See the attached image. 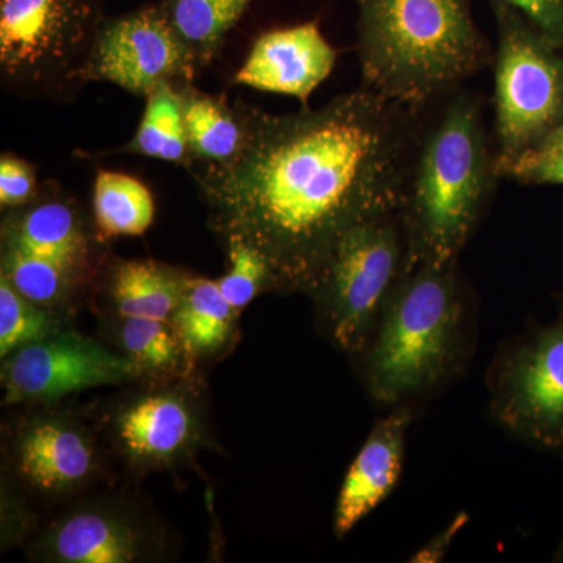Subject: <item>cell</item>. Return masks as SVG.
I'll list each match as a JSON object with an SVG mask.
<instances>
[{"label":"cell","mask_w":563,"mask_h":563,"mask_svg":"<svg viewBox=\"0 0 563 563\" xmlns=\"http://www.w3.org/2000/svg\"><path fill=\"white\" fill-rule=\"evenodd\" d=\"M492 2V0H488ZM523 14L533 27L563 49V0H495Z\"/></svg>","instance_id":"cell-28"},{"label":"cell","mask_w":563,"mask_h":563,"mask_svg":"<svg viewBox=\"0 0 563 563\" xmlns=\"http://www.w3.org/2000/svg\"><path fill=\"white\" fill-rule=\"evenodd\" d=\"M239 313L218 280L191 276L169 322L188 355L211 357L231 342Z\"/></svg>","instance_id":"cell-20"},{"label":"cell","mask_w":563,"mask_h":563,"mask_svg":"<svg viewBox=\"0 0 563 563\" xmlns=\"http://www.w3.org/2000/svg\"><path fill=\"white\" fill-rule=\"evenodd\" d=\"M462 324L457 263L407 269L363 351L373 399L399 406L442 383L457 357Z\"/></svg>","instance_id":"cell-4"},{"label":"cell","mask_w":563,"mask_h":563,"mask_svg":"<svg viewBox=\"0 0 563 563\" xmlns=\"http://www.w3.org/2000/svg\"><path fill=\"white\" fill-rule=\"evenodd\" d=\"M492 412L515 435L563 451V312L496 361Z\"/></svg>","instance_id":"cell-8"},{"label":"cell","mask_w":563,"mask_h":563,"mask_svg":"<svg viewBox=\"0 0 563 563\" xmlns=\"http://www.w3.org/2000/svg\"><path fill=\"white\" fill-rule=\"evenodd\" d=\"M255 0H155L201 70L220 54L229 32Z\"/></svg>","instance_id":"cell-21"},{"label":"cell","mask_w":563,"mask_h":563,"mask_svg":"<svg viewBox=\"0 0 563 563\" xmlns=\"http://www.w3.org/2000/svg\"><path fill=\"white\" fill-rule=\"evenodd\" d=\"M146 536L131 515L107 506L81 507L47 529L38 550L62 563H132L143 558Z\"/></svg>","instance_id":"cell-16"},{"label":"cell","mask_w":563,"mask_h":563,"mask_svg":"<svg viewBox=\"0 0 563 563\" xmlns=\"http://www.w3.org/2000/svg\"><path fill=\"white\" fill-rule=\"evenodd\" d=\"M121 318L118 340L122 354L139 366L140 372L169 373L177 369L187 351L179 333L169 321L152 318Z\"/></svg>","instance_id":"cell-23"},{"label":"cell","mask_w":563,"mask_h":563,"mask_svg":"<svg viewBox=\"0 0 563 563\" xmlns=\"http://www.w3.org/2000/svg\"><path fill=\"white\" fill-rule=\"evenodd\" d=\"M13 455L21 479L43 495L79 490L98 470L95 440L69 418H33L18 432Z\"/></svg>","instance_id":"cell-14"},{"label":"cell","mask_w":563,"mask_h":563,"mask_svg":"<svg viewBox=\"0 0 563 563\" xmlns=\"http://www.w3.org/2000/svg\"><path fill=\"white\" fill-rule=\"evenodd\" d=\"M174 85L179 92L192 166H222L235 161L246 144L242 101L232 106L225 96L199 90L195 81Z\"/></svg>","instance_id":"cell-17"},{"label":"cell","mask_w":563,"mask_h":563,"mask_svg":"<svg viewBox=\"0 0 563 563\" xmlns=\"http://www.w3.org/2000/svg\"><path fill=\"white\" fill-rule=\"evenodd\" d=\"M406 265L401 211L344 233L307 292L340 350L351 354L366 350Z\"/></svg>","instance_id":"cell-7"},{"label":"cell","mask_w":563,"mask_h":563,"mask_svg":"<svg viewBox=\"0 0 563 563\" xmlns=\"http://www.w3.org/2000/svg\"><path fill=\"white\" fill-rule=\"evenodd\" d=\"M363 88L415 111L457 91L492 60L472 0H355Z\"/></svg>","instance_id":"cell-3"},{"label":"cell","mask_w":563,"mask_h":563,"mask_svg":"<svg viewBox=\"0 0 563 563\" xmlns=\"http://www.w3.org/2000/svg\"><path fill=\"white\" fill-rule=\"evenodd\" d=\"M558 561L563 562V548H562L561 553H559V559H558Z\"/></svg>","instance_id":"cell-31"},{"label":"cell","mask_w":563,"mask_h":563,"mask_svg":"<svg viewBox=\"0 0 563 563\" xmlns=\"http://www.w3.org/2000/svg\"><path fill=\"white\" fill-rule=\"evenodd\" d=\"M410 421L412 413L401 407L374 426L340 488L333 514L336 536H347L395 490L402 473Z\"/></svg>","instance_id":"cell-15"},{"label":"cell","mask_w":563,"mask_h":563,"mask_svg":"<svg viewBox=\"0 0 563 563\" xmlns=\"http://www.w3.org/2000/svg\"><path fill=\"white\" fill-rule=\"evenodd\" d=\"M102 279L118 317L169 321L191 274L162 262L114 258L103 266Z\"/></svg>","instance_id":"cell-18"},{"label":"cell","mask_w":563,"mask_h":563,"mask_svg":"<svg viewBox=\"0 0 563 563\" xmlns=\"http://www.w3.org/2000/svg\"><path fill=\"white\" fill-rule=\"evenodd\" d=\"M41 185L35 165L13 152L0 155V209L16 210L35 201Z\"/></svg>","instance_id":"cell-26"},{"label":"cell","mask_w":563,"mask_h":563,"mask_svg":"<svg viewBox=\"0 0 563 563\" xmlns=\"http://www.w3.org/2000/svg\"><path fill=\"white\" fill-rule=\"evenodd\" d=\"M199 73L172 22L157 3H150L121 16H106L92 44L85 81H109L146 98L162 81H195Z\"/></svg>","instance_id":"cell-9"},{"label":"cell","mask_w":563,"mask_h":563,"mask_svg":"<svg viewBox=\"0 0 563 563\" xmlns=\"http://www.w3.org/2000/svg\"><path fill=\"white\" fill-rule=\"evenodd\" d=\"M101 0H0V84L31 101L70 102L101 27Z\"/></svg>","instance_id":"cell-5"},{"label":"cell","mask_w":563,"mask_h":563,"mask_svg":"<svg viewBox=\"0 0 563 563\" xmlns=\"http://www.w3.org/2000/svg\"><path fill=\"white\" fill-rule=\"evenodd\" d=\"M242 106V154L192 179L222 242L261 252L277 291L309 292L344 233L401 211L422 111L363 87L318 110Z\"/></svg>","instance_id":"cell-1"},{"label":"cell","mask_w":563,"mask_h":563,"mask_svg":"<svg viewBox=\"0 0 563 563\" xmlns=\"http://www.w3.org/2000/svg\"><path fill=\"white\" fill-rule=\"evenodd\" d=\"M468 523V515L459 514L457 517L451 521L446 529L442 532L437 533L432 540H429L424 547L413 555L412 562L421 563H435L442 562L448 550L451 548V543L454 542L455 536L462 531L463 526Z\"/></svg>","instance_id":"cell-29"},{"label":"cell","mask_w":563,"mask_h":563,"mask_svg":"<svg viewBox=\"0 0 563 563\" xmlns=\"http://www.w3.org/2000/svg\"><path fill=\"white\" fill-rule=\"evenodd\" d=\"M228 272L218 279L222 295L242 312L258 295L277 290L276 277L268 261L242 240H225Z\"/></svg>","instance_id":"cell-25"},{"label":"cell","mask_w":563,"mask_h":563,"mask_svg":"<svg viewBox=\"0 0 563 563\" xmlns=\"http://www.w3.org/2000/svg\"><path fill=\"white\" fill-rule=\"evenodd\" d=\"M202 420L190 393L162 388L122 402L111 433L125 461L140 470H166L190 457L202 439Z\"/></svg>","instance_id":"cell-12"},{"label":"cell","mask_w":563,"mask_h":563,"mask_svg":"<svg viewBox=\"0 0 563 563\" xmlns=\"http://www.w3.org/2000/svg\"><path fill=\"white\" fill-rule=\"evenodd\" d=\"M498 179L481 96L459 88L422 111L401 209L406 272L457 263Z\"/></svg>","instance_id":"cell-2"},{"label":"cell","mask_w":563,"mask_h":563,"mask_svg":"<svg viewBox=\"0 0 563 563\" xmlns=\"http://www.w3.org/2000/svg\"><path fill=\"white\" fill-rule=\"evenodd\" d=\"M547 141H563V121L562 124L559 125L558 129H555V132L553 135L550 136Z\"/></svg>","instance_id":"cell-30"},{"label":"cell","mask_w":563,"mask_h":563,"mask_svg":"<svg viewBox=\"0 0 563 563\" xmlns=\"http://www.w3.org/2000/svg\"><path fill=\"white\" fill-rule=\"evenodd\" d=\"M60 332L54 310L21 295L0 276V357Z\"/></svg>","instance_id":"cell-24"},{"label":"cell","mask_w":563,"mask_h":563,"mask_svg":"<svg viewBox=\"0 0 563 563\" xmlns=\"http://www.w3.org/2000/svg\"><path fill=\"white\" fill-rule=\"evenodd\" d=\"M335 63L336 51L322 35L318 21L303 22L258 36L233 84L291 96L309 107Z\"/></svg>","instance_id":"cell-13"},{"label":"cell","mask_w":563,"mask_h":563,"mask_svg":"<svg viewBox=\"0 0 563 563\" xmlns=\"http://www.w3.org/2000/svg\"><path fill=\"white\" fill-rule=\"evenodd\" d=\"M154 220V196L146 184L124 173H96L92 221L103 239L143 235Z\"/></svg>","instance_id":"cell-22"},{"label":"cell","mask_w":563,"mask_h":563,"mask_svg":"<svg viewBox=\"0 0 563 563\" xmlns=\"http://www.w3.org/2000/svg\"><path fill=\"white\" fill-rule=\"evenodd\" d=\"M504 177L529 185H563V141H544L514 163Z\"/></svg>","instance_id":"cell-27"},{"label":"cell","mask_w":563,"mask_h":563,"mask_svg":"<svg viewBox=\"0 0 563 563\" xmlns=\"http://www.w3.org/2000/svg\"><path fill=\"white\" fill-rule=\"evenodd\" d=\"M495 55V151L499 176L542 146L563 121V49L523 14L490 2Z\"/></svg>","instance_id":"cell-6"},{"label":"cell","mask_w":563,"mask_h":563,"mask_svg":"<svg viewBox=\"0 0 563 563\" xmlns=\"http://www.w3.org/2000/svg\"><path fill=\"white\" fill-rule=\"evenodd\" d=\"M143 117L139 128L128 143L103 152H76V157L95 158L109 157V155H143L174 163L191 169L192 163L188 152L187 135H185L184 114L179 92L174 81H162L146 96Z\"/></svg>","instance_id":"cell-19"},{"label":"cell","mask_w":563,"mask_h":563,"mask_svg":"<svg viewBox=\"0 0 563 563\" xmlns=\"http://www.w3.org/2000/svg\"><path fill=\"white\" fill-rule=\"evenodd\" d=\"M2 213V250L60 266L87 284L102 273L106 239L57 181H43L35 201Z\"/></svg>","instance_id":"cell-11"},{"label":"cell","mask_w":563,"mask_h":563,"mask_svg":"<svg viewBox=\"0 0 563 563\" xmlns=\"http://www.w3.org/2000/svg\"><path fill=\"white\" fill-rule=\"evenodd\" d=\"M139 366L124 354L76 332H57L3 358V404L52 402L88 390L132 383Z\"/></svg>","instance_id":"cell-10"}]
</instances>
